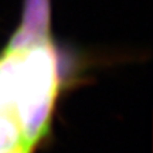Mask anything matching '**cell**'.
Listing matches in <instances>:
<instances>
[{
    "label": "cell",
    "instance_id": "6da1fadb",
    "mask_svg": "<svg viewBox=\"0 0 153 153\" xmlns=\"http://www.w3.org/2000/svg\"><path fill=\"white\" fill-rule=\"evenodd\" d=\"M50 33L48 0H26L23 22L11 37L7 50H23L47 43Z\"/></svg>",
    "mask_w": 153,
    "mask_h": 153
}]
</instances>
